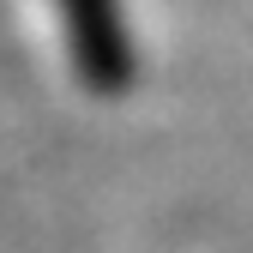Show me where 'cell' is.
Segmentation results:
<instances>
[{
    "label": "cell",
    "instance_id": "cell-1",
    "mask_svg": "<svg viewBox=\"0 0 253 253\" xmlns=\"http://www.w3.org/2000/svg\"><path fill=\"white\" fill-rule=\"evenodd\" d=\"M60 24H67V60L90 97H121L139 73L133 30H126L121 0H54Z\"/></svg>",
    "mask_w": 253,
    "mask_h": 253
}]
</instances>
